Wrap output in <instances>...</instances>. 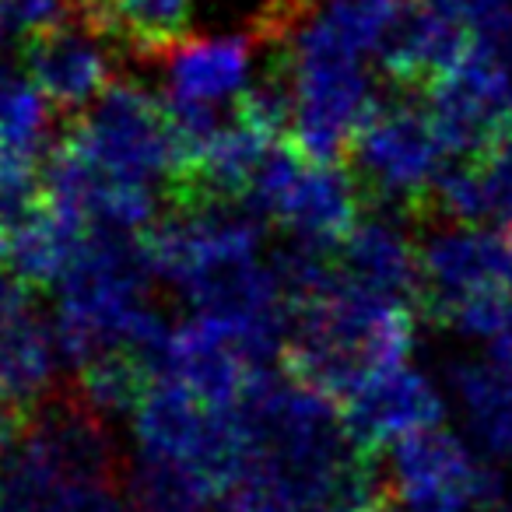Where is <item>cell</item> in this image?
Wrapping results in <instances>:
<instances>
[{
    "mask_svg": "<svg viewBox=\"0 0 512 512\" xmlns=\"http://www.w3.org/2000/svg\"><path fill=\"white\" fill-rule=\"evenodd\" d=\"M256 369H267V365L253 362L242 337L228 323L200 313L169 330L162 362H158V376L179 379L186 390H193L218 411H232L239 404Z\"/></svg>",
    "mask_w": 512,
    "mask_h": 512,
    "instance_id": "8fae6325",
    "label": "cell"
},
{
    "mask_svg": "<svg viewBox=\"0 0 512 512\" xmlns=\"http://www.w3.org/2000/svg\"><path fill=\"white\" fill-rule=\"evenodd\" d=\"M74 22L141 60L169 57L190 32V0H71Z\"/></svg>",
    "mask_w": 512,
    "mask_h": 512,
    "instance_id": "2e32d148",
    "label": "cell"
},
{
    "mask_svg": "<svg viewBox=\"0 0 512 512\" xmlns=\"http://www.w3.org/2000/svg\"><path fill=\"white\" fill-rule=\"evenodd\" d=\"M36 292L11 271L0 274V400L25 411L57 393L60 341Z\"/></svg>",
    "mask_w": 512,
    "mask_h": 512,
    "instance_id": "30bf717a",
    "label": "cell"
},
{
    "mask_svg": "<svg viewBox=\"0 0 512 512\" xmlns=\"http://www.w3.org/2000/svg\"><path fill=\"white\" fill-rule=\"evenodd\" d=\"M278 67L292 88V141L313 162L341 165L362 123L379 106L365 53L344 39L323 15L306 18L285 39Z\"/></svg>",
    "mask_w": 512,
    "mask_h": 512,
    "instance_id": "3957f363",
    "label": "cell"
},
{
    "mask_svg": "<svg viewBox=\"0 0 512 512\" xmlns=\"http://www.w3.org/2000/svg\"><path fill=\"white\" fill-rule=\"evenodd\" d=\"M253 36H218V39H186L165 57L169 64L172 102H197L214 106L239 99L249 88L253 71Z\"/></svg>",
    "mask_w": 512,
    "mask_h": 512,
    "instance_id": "e0dca14e",
    "label": "cell"
},
{
    "mask_svg": "<svg viewBox=\"0 0 512 512\" xmlns=\"http://www.w3.org/2000/svg\"><path fill=\"white\" fill-rule=\"evenodd\" d=\"M46 204V176L39 155L0 134V232L11 235Z\"/></svg>",
    "mask_w": 512,
    "mask_h": 512,
    "instance_id": "7402d4cb",
    "label": "cell"
},
{
    "mask_svg": "<svg viewBox=\"0 0 512 512\" xmlns=\"http://www.w3.org/2000/svg\"><path fill=\"white\" fill-rule=\"evenodd\" d=\"M232 418L239 460L221 488L228 512L365 509L390 491L383 460L351 446L341 407L299 379L256 369Z\"/></svg>",
    "mask_w": 512,
    "mask_h": 512,
    "instance_id": "6da1fadb",
    "label": "cell"
},
{
    "mask_svg": "<svg viewBox=\"0 0 512 512\" xmlns=\"http://www.w3.org/2000/svg\"><path fill=\"white\" fill-rule=\"evenodd\" d=\"M341 418L351 446L365 456H379L386 446H397L404 435L439 425L442 397L418 369L397 365L351 390L341 400Z\"/></svg>",
    "mask_w": 512,
    "mask_h": 512,
    "instance_id": "7c38bea8",
    "label": "cell"
},
{
    "mask_svg": "<svg viewBox=\"0 0 512 512\" xmlns=\"http://www.w3.org/2000/svg\"><path fill=\"white\" fill-rule=\"evenodd\" d=\"M414 344V306L362 292L337 278L292 313L285 372L341 404L365 379L407 365Z\"/></svg>",
    "mask_w": 512,
    "mask_h": 512,
    "instance_id": "7a4b0ae2",
    "label": "cell"
},
{
    "mask_svg": "<svg viewBox=\"0 0 512 512\" xmlns=\"http://www.w3.org/2000/svg\"><path fill=\"white\" fill-rule=\"evenodd\" d=\"M453 390L484 449L512 456V365L484 355L453 369Z\"/></svg>",
    "mask_w": 512,
    "mask_h": 512,
    "instance_id": "d6986e66",
    "label": "cell"
},
{
    "mask_svg": "<svg viewBox=\"0 0 512 512\" xmlns=\"http://www.w3.org/2000/svg\"><path fill=\"white\" fill-rule=\"evenodd\" d=\"M155 379L158 372L141 355L120 348L81 365L78 379H74V393L102 418H123V414L137 411V404Z\"/></svg>",
    "mask_w": 512,
    "mask_h": 512,
    "instance_id": "44dd1931",
    "label": "cell"
},
{
    "mask_svg": "<svg viewBox=\"0 0 512 512\" xmlns=\"http://www.w3.org/2000/svg\"><path fill=\"white\" fill-rule=\"evenodd\" d=\"M50 102L36 85L22 74L0 64V134L11 144L29 151H43L46 123H50Z\"/></svg>",
    "mask_w": 512,
    "mask_h": 512,
    "instance_id": "603a6c76",
    "label": "cell"
},
{
    "mask_svg": "<svg viewBox=\"0 0 512 512\" xmlns=\"http://www.w3.org/2000/svg\"><path fill=\"white\" fill-rule=\"evenodd\" d=\"M22 64L57 116H81L113 88V57L88 29H43L22 43Z\"/></svg>",
    "mask_w": 512,
    "mask_h": 512,
    "instance_id": "4fadbf2b",
    "label": "cell"
},
{
    "mask_svg": "<svg viewBox=\"0 0 512 512\" xmlns=\"http://www.w3.org/2000/svg\"><path fill=\"white\" fill-rule=\"evenodd\" d=\"M320 512H362L358 505H348V502H337V505H327V509H320Z\"/></svg>",
    "mask_w": 512,
    "mask_h": 512,
    "instance_id": "83f0119b",
    "label": "cell"
},
{
    "mask_svg": "<svg viewBox=\"0 0 512 512\" xmlns=\"http://www.w3.org/2000/svg\"><path fill=\"white\" fill-rule=\"evenodd\" d=\"M130 418L141 453L186 463L200 470L214 491L225 488L239 460V428L232 411L204 404L179 379L158 376Z\"/></svg>",
    "mask_w": 512,
    "mask_h": 512,
    "instance_id": "ba28073f",
    "label": "cell"
},
{
    "mask_svg": "<svg viewBox=\"0 0 512 512\" xmlns=\"http://www.w3.org/2000/svg\"><path fill=\"white\" fill-rule=\"evenodd\" d=\"M502 512H512V491H509V498H505V505H502Z\"/></svg>",
    "mask_w": 512,
    "mask_h": 512,
    "instance_id": "f1b7e54d",
    "label": "cell"
},
{
    "mask_svg": "<svg viewBox=\"0 0 512 512\" xmlns=\"http://www.w3.org/2000/svg\"><path fill=\"white\" fill-rule=\"evenodd\" d=\"M512 285V228L449 225L428 235L421 246V306L439 320L453 302L484 288Z\"/></svg>",
    "mask_w": 512,
    "mask_h": 512,
    "instance_id": "9c48e42d",
    "label": "cell"
},
{
    "mask_svg": "<svg viewBox=\"0 0 512 512\" xmlns=\"http://www.w3.org/2000/svg\"><path fill=\"white\" fill-rule=\"evenodd\" d=\"M428 4L463 25L474 43L495 46L512 57V0H428Z\"/></svg>",
    "mask_w": 512,
    "mask_h": 512,
    "instance_id": "d4e9b609",
    "label": "cell"
},
{
    "mask_svg": "<svg viewBox=\"0 0 512 512\" xmlns=\"http://www.w3.org/2000/svg\"><path fill=\"white\" fill-rule=\"evenodd\" d=\"M348 165L365 204L390 207L404 218H428L435 186L446 172V148L425 102L407 99V92L379 102L351 144Z\"/></svg>",
    "mask_w": 512,
    "mask_h": 512,
    "instance_id": "277c9868",
    "label": "cell"
},
{
    "mask_svg": "<svg viewBox=\"0 0 512 512\" xmlns=\"http://www.w3.org/2000/svg\"><path fill=\"white\" fill-rule=\"evenodd\" d=\"M334 271L362 292L421 306V249L390 218L358 221L334 249Z\"/></svg>",
    "mask_w": 512,
    "mask_h": 512,
    "instance_id": "9a60e30c",
    "label": "cell"
},
{
    "mask_svg": "<svg viewBox=\"0 0 512 512\" xmlns=\"http://www.w3.org/2000/svg\"><path fill=\"white\" fill-rule=\"evenodd\" d=\"M4 22H8V18H4V11H0V36H4Z\"/></svg>",
    "mask_w": 512,
    "mask_h": 512,
    "instance_id": "f546056e",
    "label": "cell"
},
{
    "mask_svg": "<svg viewBox=\"0 0 512 512\" xmlns=\"http://www.w3.org/2000/svg\"><path fill=\"white\" fill-rule=\"evenodd\" d=\"M470 32L428 0H404L400 15L379 43V64L397 92L425 95L446 81L470 53Z\"/></svg>",
    "mask_w": 512,
    "mask_h": 512,
    "instance_id": "5bb4252c",
    "label": "cell"
},
{
    "mask_svg": "<svg viewBox=\"0 0 512 512\" xmlns=\"http://www.w3.org/2000/svg\"><path fill=\"white\" fill-rule=\"evenodd\" d=\"M0 11L15 29L29 32H43V29H57L67 18H74L71 0H0Z\"/></svg>",
    "mask_w": 512,
    "mask_h": 512,
    "instance_id": "484cf974",
    "label": "cell"
},
{
    "mask_svg": "<svg viewBox=\"0 0 512 512\" xmlns=\"http://www.w3.org/2000/svg\"><path fill=\"white\" fill-rule=\"evenodd\" d=\"M320 15L362 53H376L404 0H316Z\"/></svg>",
    "mask_w": 512,
    "mask_h": 512,
    "instance_id": "cb8c5ba5",
    "label": "cell"
},
{
    "mask_svg": "<svg viewBox=\"0 0 512 512\" xmlns=\"http://www.w3.org/2000/svg\"><path fill=\"white\" fill-rule=\"evenodd\" d=\"M60 141L116 183L151 186V179H169L176 169V137L165 102L134 81H113L95 106L64 120Z\"/></svg>",
    "mask_w": 512,
    "mask_h": 512,
    "instance_id": "8992f818",
    "label": "cell"
},
{
    "mask_svg": "<svg viewBox=\"0 0 512 512\" xmlns=\"http://www.w3.org/2000/svg\"><path fill=\"white\" fill-rule=\"evenodd\" d=\"M127 512H207L214 484L200 470L141 453L127 474Z\"/></svg>",
    "mask_w": 512,
    "mask_h": 512,
    "instance_id": "ffe728a7",
    "label": "cell"
},
{
    "mask_svg": "<svg viewBox=\"0 0 512 512\" xmlns=\"http://www.w3.org/2000/svg\"><path fill=\"white\" fill-rule=\"evenodd\" d=\"M390 491L404 512H502L509 488L495 467L474 460L449 428L404 435L386 463Z\"/></svg>",
    "mask_w": 512,
    "mask_h": 512,
    "instance_id": "52a82bcc",
    "label": "cell"
},
{
    "mask_svg": "<svg viewBox=\"0 0 512 512\" xmlns=\"http://www.w3.org/2000/svg\"><path fill=\"white\" fill-rule=\"evenodd\" d=\"M242 204L260 221H274L299 246L334 253L365 207L351 169L313 162L295 141H278L267 151Z\"/></svg>",
    "mask_w": 512,
    "mask_h": 512,
    "instance_id": "5b68a950",
    "label": "cell"
},
{
    "mask_svg": "<svg viewBox=\"0 0 512 512\" xmlns=\"http://www.w3.org/2000/svg\"><path fill=\"white\" fill-rule=\"evenodd\" d=\"M362 512H404V509H400V502L393 498V491H386L383 498H376L372 505H365Z\"/></svg>",
    "mask_w": 512,
    "mask_h": 512,
    "instance_id": "4316f807",
    "label": "cell"
},
{
    "mask_svg": "<svg viewBox=\"0 0 512 512\" xmlns=\"http://www.w3.org/2000/svg\"><path fill=\"white\" fill-rule=\"evenodd\" d=\"M88 239V221L71 207L46 204L8 235V271L32 288H46L67 274Z\"/></svg>",
    "mask_w": 512,
    "mask_h": 512,
    "instance_id": "ac0fdd59",
    "label": "cell"
}]
</instances>
